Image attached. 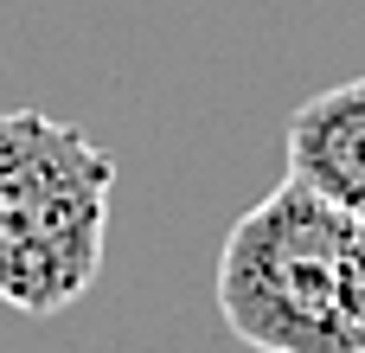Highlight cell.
<instances>
[{"label": "cell", "instance_id": "obj_3", "mask_svg": "<svg viewBox=\"0 0 365 353\" xmlns=\"http://www.w3.org/2000/svg\"><path fill=\"white\" fill-rule=\"evenodd\" d=\"M289 174L365 225V77L314 90L289 116Z\"/></svg>", "mask_w": 365, "mask_h": 353}, {"label": "cell", "instance_id": "obj_2", "mask_svg": "<svg viewBox=\"0 0 365 353\" xmlns=\"http://www.w3.org/2000/svg\"><path fill=\"white\" fill-rule=\"evenodd\" d=\"M115 161L45 109H0V302L58 315L103 277Z\"/></svg>", "mask_w": 365, "mask_h": 353}, {"label": "cell", "instance_id": "obj_1", "mask_svg": "<svg viewBox=\"0 0 365 353\" xmlns=\"http://www.w3.org/2000/svg\"><path fill=\"white\" fill-rule=\"evenodd\" d=\"M218 315L250 353H365V225L289 174L225 232Z\"/></svg>", "mask_w": 365, "mask_h": 353}]
</instances>
